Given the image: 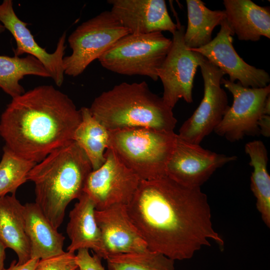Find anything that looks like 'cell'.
I'll return each mask as SVG.
<instances>
[{"label": "cell", "mask_w": 270, "mask_h": 270, "mask_svg": "<svg viewBox=\"0 0 270 270\" xmlns=\"http://www.w3.org/2000/svg\"><path fill=\"white\" fill-rule=\"evenodd\" d=\"M126 210L148 249L174 261L191 258L210 240L224 248L200 188L184 186L166 176L140 180Z\"/></svg>", "instance_id": "cell-1"}, {"label": "cell", "mask_w": 270, "mask_h": 270, "mask_svg": "<svg viewBox=\"0 0 270 270\" xmlns=\"http://www.w3.org/2000/svg\"><path fill=\"white\" fill-rule=\"evenodd\" d=\"M28 75L51 78L44 65L32 56L0 55V88L12 98L25 92L20 82Z\"/></svg>", "instance_id": "cell-24"}, {"label": "cell", "mask_w": 270, "mask_h": 270, "mask_svg": "<svg viewBox=\"0 0 270 270\" xmlns=\"http://www.w3.org/2000/svg\"><path fill=\"white\" fill-rule=\"evenodd\" d=\"M177 137L174 131L124 128L110 131L108 148L140 180H152L166 176Z\"/></svg>", "instance_id": "cell-5"}, {"label": "cell", "mask_w": 270, "mask_h": 270, "mask_svg": "<svg viewBox=\"0 0 270 270\" xmlns=\"http://www.w3.org/2000/svg\"><path fill=\"white\" fill-rule=\"evenodd\" d=\"M76 270H80V269L78 268Z\"/></svg>", "instance_id": "cell-33"}, {"label": "cell", "mask_w": 270, "mask_h": 270, "mask_svg": "<svg viewBox=\"0 0 270 270\" xmlns=\"http://www.w3.org/2000/svg\"><path fill=\"white\" fill-rule=\"evenodd\" d=\"M24 206L15 194L0 197V240L16 254L18 264L31 259L30 248L25 231Z\"/></svg>", "instance_id": "cell-20"}, {"label": "cell", "mask_w": 270, "mask_h": 270, "mask_svg": "<svg viewBox=\"0 0 270 270\" xmlns=\"http://www.w3.org/2000/svg\"><path fill=\"white\" fill-rule=\"evenodd\" d=\"M95 210L94 202L84 192L69 212L66 232L70 243L66 250L74 252L82 248L90 249L106 260L107 256L96 220Z\"/></svg>", "instance_id": "cell-17"}, {"label": "cell", "mask_w": 270, "mask_h": 270, "mask_svg": "<svg viewBox=\"0 0 270 270\" xmlns=\"http://www.w3.org/2000/svg\"><path fill=\"white\" fill-rule=\"evenodd\" d=\"M249 156V164L253 168L250 177V188L256 199V206L262 219L270 228V176L268 173V151L264 142L254 140L244 146Z\"/></svg>", "instance_id": "cell-21"}, {"label": "cell", "mask_w": 270, "mask_h": 270, "mask_svg": "<svg viewBox=\"0 0 270 270\" xmlns=\"http://www.w3.org/2000/svg\"><path fill=\"white\" fill-rule=\"evenodd\" d=\"M234 32L226 20L220 24L216 36L204 46L191 50L201 54L210 62L229 76L231 82L238 80L247 88H260L268 85L269 74L244 62L233 46Z\"/></svg>", "instance_id": "cell-13"}, {"label": "cell", "mask_w": 270, "mask_h": 270, "mask_svg": "<svg viewBox=\"0 0 270 270\" xmlns=\"http://www.w3.org/2000/svg\"><path fill=\"white\" fill-rule=\"evenodd\" d=\"M94 215L107 258L110 255L142 252L148 249L146 242L132 222L126 205L114 204L102 210H96Z\"/></svg>", "instance_id": "cell-16"}, {"label": "cell", "mask_w": 270, "mask_h": 270, "mask_svg": "<svg viewBox=\"0 0 270 270\" xmlns=\"http://www.w3.org/2000/svg\"><path fill=\"white\" fill-rule=\"evenodd\" d=\"M5 30V28L3 25L0 22V34L3 32Z\"/></svg>", "instance_id": "cell-32"}, {"label": "cell", "mask_w": 270, "mask_h": 270, "mask_svg": "<svg viewBox=\"0 0 270 270\" xmlns=\"http://www.w3.org/2000/svg\"><path fill=\"white\" fill-rule=\"evenodd\" d=\"M104 155V162L90 173L84 188V192L92 200L97 210L114 204L128 205L140 180L112 149L107 148Z\"/></svg>", "instance_id": "cell-11"}, {"label": "cell", "mask_w": 270, "mask_h": 270, "mask_svg": "<svg viewBox=\"0 0 270 270\" xmlns=\"http://www.w3.org/2000/svg\"><path fill=\"white\" fill-rule=\"evenodd\" d=\"M185 27L178 24L172 34V44L158 70V78L162 84V98L173 108L180 98L192 103L194 80L204 56L191 50L184 39Z\"/></svg>", "instance_id": "cell-10"}, {"label": "cell", "mask_w": 270, "mask_h": 270, "mask_svg": "<svg viewBox=\"0 0 270 270\" xmlns=\"http://www.w3.org/2000/svg\"><path fill=\"white\" fill-rule=\"evenodd\" d=\"M25 231L31 258H46L63 253L65 238L48 220L35 202L24 204Z\"/></svg>", "instance_id": "cell-19"}, {"label": "cell", "mask_w": 270, "mask_h": 270, "mask_svg": "<svg viewBox=\"0 0 270 270\" xmlns=\"http://www.w3.org/2000/svg\"><path fill=\"white\" fill-rule=\"evenodd\" d=\"M200 66L204 80L203 98L178 134L182 139L196 144H200L214 131L230 106L227 94L221 87L225 74L204 57Z\"/></svg>", "instance_id": "cell-9"}, {"label": "cell", "mask_w": 270, "mask_h": 270, "mask_svg": "<svg viewBox=\"0 0 270 270\" xmlns=\"http://www.w3.org/2000/svg\"><path fill=\"white\" fill-rule=\"evenodd\" d=\"M6 248L0 240V270H3L4 268V260L6 258Z\"/></svg>", "instance_id": "cell-31"}, {"label": "cell", "mask_w": 270, "mask_h": 270, "mask_svg": "<svg viewBox=\"0 0 270 270\" xmlns=\"http://www.w3.org/2000/svg\"><path fill=\"white\" fill-rule=\"evenodd\" d=\"M106 260L108 270H176L174 260L149 249L110 255Z\"/></svg>", "instance_id": "cell-25"}, {"label": "cell", "mask_w": 270, "mask_h": 270, "mask_svg": "<svg viewBox=\"0 0 270 270\" xmlns=\"http://www.w3.org/2000/svg\"><path fill=\"white\" fill-rule=\"evenodd\" d=\"M129 34L110 10L83 22L68 38L72 52L64 58V74L72 77L80 75L114 44Z\"/></svg>", "instance_id": "cell-7"}, {"label": "cell", "mask_w": 270, "mask_h": 270, "mask_svg": "<svg viewBox=\"0 0 270 270\" xmlns=\"http://www.w3.org/2000/svg\"><path fill=\"white\" fill-rule=\"evenodd\" d=\"M0 22L15 40L16 46L14 50V56L27 54L34 56L48 72L56 84L60 86L64 80L63 60L66 48V32L59 38L54 52L48 53L35 40L27 27L28 24L16 16L12 0H4L0 4Z\"/></svg>", "instance_id": "cell-14"}, {"label": "cell", "mask_w": 270, "mask_h": 270, "mask_svg": "<svg viewBox=\"0 0 270 270\" xmlns=\"http://www.w3.org/2000/svg\"><path fill=\"white\" fill-rule=\"evenodd\" d=\"M188 142L178 135L168 164L166 176L186 186L200 188L218 168L236 160Z\"/></svg>", "instance_id": "cell-12"}, {"label": "cell", "mask_w": 270, "mask_h": 270, "mask_svg": "<svg viewBox=\"0 0 270 270\" xmlns=\"http://www.w3.org/2000/svg\"><path fill=\"white\" fill-rule=\"evenodd\" d=\"M89 108L109 131L132 128L174 131L177 123L172 108L145 81L116 84L96 97Z\"/></svg>", "instance_id": "cell-4"}, {"label": "cell", "mask_w": 270, "mask_h": 270, "mask_svg": "<svg viewBox=\"0 0 270 270\" xmlns=\"http://www.w3.org/2000/svg\"><path fill=\"white\" fill-rule=\"evenodd\" d=\"M40 259L34 258L24 264H18L16 260L11 262L10 266L3 270H34Z\"/></svg>", "instance_id": "cell-29"}, {"label": "cell", "mask_w": 270, "mask_h": 270, "mask_svg": "<svg viewBox=\"0 0 270 270\" xmlns=\"http://www.w3.org/2000/svg\"><path fill=\"white\" fill-rule=\"evenodd\" d=\"M81 120L80 110L68 95L42 85L12 98L0 116V136L16 154L38 163L74 141Z\"/></svg>", "instance_id": "cell-2"}, {"label": "cell", "mask_w": 270, "mask_h": 270, "mask_svg": "<svg viewBox=\"0 0 270 270\" xmlns=\"http://www.w3.org/2000/svg\"><path fill=\"white\" fill-rule=\"evenodd\" d=\"M258 126L260 134L266 137H269L270 136V115H262L258 122Z\"/></svg>", "instance_id": "cell-30"}, {"label": "cell", "mask_w": 270, "mask_h": 270, "mask_svg": "<svg viewBox=\"0 0 270 270\" xmlns=\"http://www.w3.org/2000/svg\"><path fill=\"white\" fill-rule=\"evenodd\" d=\"M172 39L162 32L129 34L116 41L98 59L104 68L120 74L142 76L154 81L168 54Z\"/></svg>", "instance_id": "cell-6"}, {"label": "cell", "mask_w": 270, "mask_h": 270, "mask_svg": "<svg viewBox=\"0 0 270 270\" xmlns=\"http://www.w3.org/2000/svg\"><path fill=\"white\" fill-rule=\"evenodd\" d=\"M113 16L132 34L168 31L172 34L178 24L172 20L164 0H108Z\"/></svg>", "instance_id": "cell-15"}, {"label": "cell", "mask_w": 270, "mask_h": 270, "mask_svg": "<svg viewBox=\"0 0 270 270\" xmlns=\"http://www.w3.org/2000/svg\"><path fill=\"white\" fill-rule=\"evenodd\" d=\"M78 268L74 252L63 253L40 259L34 270H76Z\"/></svg>", "instance_id": "cell-27"}, {"label": "cell", "mask_w": 270, "mask_h": 270, "mask_svg": "<svg viewBox=\"0 0 270 270\" xmlns=\"http://www.w3.org/2000/svg\"><path fill=\"white\" fill-rule=\"evenodd\" d=\"M37 163L24 159L5 146L0 161V197L10 193L26 182L28 174Z\"/></svg>", "instance_id": "cell-26"}, {"label": "cell", "mask_w": 270, "mask_h": 270, "mask_svg": "<svg viewBox=\"0 0 270 270\" xmlns=\"http://www.w3.org/2000/svg\"><path fill=\"white\" fill-rule=\"evenodd\" d=\"M221 84L232 94L233 103L214 132L230 142L238 141L245 136L260 135L258 123L264 114L266 100L270 96V84L260 88H247L224 78Z\"/></svg>", "instance_id": "cell-8"}, {"label": "cell", "mask_w": 270, "mask_h": 270, "mask_svg": "<svg viewBox=\"0 0 270 270\" xmlns=\"http://www.w3.org/2000/svg\"><path fill=\"white\" fill-rule=\"evenodd\" d=\"M188 26L184 39L186 46L197 48L212 40L214 28L226 19L224 10H211L201 0H186Z\"/></svg>", "instance_id": "cell-22"}, {"label": "cell", "mask_w": 270, "mask_h": 270, "mask_svg": "<svg viewBox=\"0 0 270 270\" xmlns=\"http://www.w3.org/2000/svg\"><path fill=\"white\" fill-rule=\"evenodd\" d=\"M226 20L241 40L258 41L270 38V9L250 0H224Z\"/></svg>", "instance_id": "cell-18"}, {"label": "cell", "mask_w": 270, "mask_h": 270, "mask_svg": "<svg viewBox=\"0 0 270 270\" xmlns=\"http://www.w3.org/2000/svg\"><path fill=\"white\" fill-rule=\"evenodd\" d=\"M92 170L86 153L72 141L51 152L28 173V180L34 184L35 203L55 228L62 224L68 204L84 193Z\"/></svg>", "instance_id": "cell-3"}, {"label": "cell", "mask_w": 270, "mask_h": 270, "mask_svg": "<svg viewBox=\"0 0 270 270\" xmlns=\"http://www.w3.org/2000/svg\"><path fill=\"white\" fill-rule=\"evenodd\" d=\"M102 259L94 252L90 255L87 248L78 250L76 254V262L80 270H105Z\"/></svg>", "instance_id": "cell-28"}, {"label": "cell", "mask_w": 270, "mask_h": 270, "mask_svg": "<svg viewBox=\"0 0 270 270\" xmlns=\"http://www.w3.org/2000/svg\"><path fill=\"white\" fill-rule=\"evenodd\" d=\"M80 110L82 120L74 133V141L86 153L94 170L106 160L110 131L92 116L89 108L82 107Z\"/></svg>", "instance_id": "cell-23"}]
</instances>
